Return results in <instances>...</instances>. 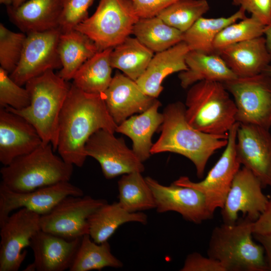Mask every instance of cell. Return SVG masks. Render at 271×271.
Instances as JSON below:
<instances>
[{
	"instance_id": "cell-15",
	"label": "cell",
	"mask_w": 271,
	"mask_h": 271,
	"mask_svg": "<svg viewBox=\"0 0 271 271\" xmlns=\"http://www.w3.org/2000/svg\"><path fill=\"white\" fill-rule=\"evenodd\" d=\"M145 179L152 191L158 213L176 212L195 224L213 218L205 196L198 190L174 183L163 185L150 177Z\"/></svg>"
},
{
	"instance_id": "cell-6",
	"label": "cell",
	"mask_w": 271,
	"mask_h": 271,
	"mask_svg": "<svg viewBox=\"0 0 271 271\" xmlns=\"http://www.w3.org/2000/svg\"><path fill=\"white\" fill-rule=\"evenodd\" d=\"M243 217L213 228L207 256L219 261L226 271L267 270L264 248L252 239L253 221Z\"/></svg>"
},
{
	"instance_id": "cell-39",
	"label": "cell",
	"mask_w": 271,
	"mask_h": 271,
	"mask_svg": "<svg viewBox=\"0 0 271 271\" xmlns=\"http://www.w3.org/2000/svg\"><path fill=\"white\" fill-rule=\"evenodd\" d=\"M181 271H226L219 261L197 252L189 254Z\"/></svg>"
},
{
	"instance_id": "cell-43",
	"label": "cell",
	"mask_w": 271,
	"mask_h": 271,
	"mask_svg": "<svg viewBox=\"0 0 271 271\" xmlns=\"http://www.w3.org/2000/svg\"><path fill=\"white\" fill-rule=\"evenodd\" d=\"M254 239L263 247L265 252L267 270L271 271V233L265 234H253Z\"/></svg>"
},
{
	"instance_id": "cell-46",
	"label": "cell",
	"mask_w": 271,
	"mask_h": 271,
	"mask_svg": "<svg viewBox=\"0 0 271 271\" xmlns=\"http://www.w3.org/2000/svg\"><path fill=\"white\" fill-rule=\"evenodd\" d=\"M262 73L265 74L271 77V65H268L263 70Z\"/></svg>"
},
{
	"instance_id": "cell-40",
	"label": "cell",
	"mask_w": 271,
	"mask_h": 271,
	"mask_svg": "<svg viewBox=\"0 0 271 271\" xmlns=\"http://www.w3.org/2000/svg\"><path fill=\"white\" fill-rule=\"evenodd\" d=\"M233 6L243 8L265 26L271 23V0H231Z\"/></svg>"
},
{
	"instance_id": "cell-38",
	"label": "cell",
	"mask_w": 271,
	"mask_h": 271,
	"mask_svg": "<svg viewBox=\"0 0 271 271\" xmlns=\"http://www.w3.org/2000/svg\"><path fill=\"white\" fill-rule=\"evenodd\" d=\"M94 0H61L59 28L62 33L73 30L88 17V9Z\"/></svg>"
},
{
	"instance_id": "cell-27",
	"label": "cell",
	"mask_w": 271,
	"mask_h": 271,
	"mask_svg": "<svg viewBox=\"0 0 271 271\" xmlns=\"http://www.w3.org/2000/svg\"><path fill=\"white\" fill-rule=\"evenodd\" d=\"M58 49L62 65L58 74L67 81L72 79L82 65L99 51L90 38L75 29L61 33Z\"/></svg>"
},
{
	"instance_id": "cell-47",
	"label": "cell",
	"mask_w": 271,
	"mask_h": 271,
	"mask_svg": "<svg viewBox=\"0 0 271 271\" xmlns=\"http://www.w3.org/2000/svg\"><path fill=\"white\" fill-rule=\"evenodd\" d=\"M13 0H0V3L6 5V6H10V4H12Z\"/></svg>"
},
{
	"instance_id": "cell-14",
	"label": "cell",
	"mask_w": 271,
	"mask_h": 271,
	"mask_svg": "<svg viewBox=\"0 0 271 271\" xmlns=\"http://www.w3.org/2000/svg\"><path fill=\"white\" fill-rule=\"evenodd\" d=\"M83 195V190L69 181L26 192L13 191L0 184V225L14 210L25 208L43 215L50 211L65 197Z\"/></svg>"
},
{
	"instance_id": "cell-12",
	"label": "cell",
	"mask_w": 271,
	"mask_h": 271,
	"mask_svg": "<svg viewBox=\"0 0 271 271\" xmlns=\"http://www.w3.org/2000/svg\"><path fill=\"white\" fill-rule=\"evenodd\" d=\"M59 28L27 35L20 62L10 77L20 86L49 70L61 68Z\"/></svg>"
},
{
	"instance_id": "cell-29",
	"label": "cell",
	"mask_w": 271,
	"mask_h": 271,
	"mask_svg": "<svg viewBox=\"0 0 271 271\" xmlns=\"http://www.w3.org/2000/svg\"><path fill=\"white\" fill-rule=\"evenodd\" d=\"M242 8L227 17H201L188 30L183 33L182 41L190 51L205 53H215L213 43L217 35L226 26L246 17Z\"/></svg>"
},
{
	"instance_id": "cell-17",
	"label": "cell",
	"mask_w": 271,
	"mask_h": 271,
	"mask_svg": "<svg viewBox=\"0 0 271 271\" xmlns=\"http://www.w3.org/2000/svg\"><path fill=\"white\" fill-rule=\"evenodd\" d=\"M235 151L240 164L259 180L263 188L271 187V135L269 129L239 123Z\"/></svg>"
},
{
	"instance_id": "cell-21",
	"label": "cell",
	"mask_w": 271,
	"mask_h": 271,
	"mask_svg": "<svg viewBox=\"0 0 271 271\" xmlns=\"http://www.w3.org/2000/svg\"><path fill=\"white\" fill-rule=\"evenodd\" d=\"M216 53L237 77L260 74L271 61L263 36L227 46Z\"/></svg>"
},
{
	"instance_id": "cell-45",
	"label": "cell",
	"mask_w": 271,
	"mask_h": 271,
	"mask_svg": "<svg viewBox=\"0 0 271 271\" xmlns=\"http://www.w3.org/2000/svg\"><path fill=\"white\" fill-rule=\"evenodd\" d=\"M26 2V0H13L12 7L16 8L20 6Z\"/></svg>"
},
{
	"instance_id": "cell-31",
	"label": "cell",
	"mask_w": 271,
	"mask_h": 271,
	"mask_svg": "<svg viewBox=\"0 0 271 271\" xmlns=\"http://www.w3.org/2000/svg\"><path fill=\"white\" fill-rule=\"evenodd\" d=\"M132 34L154 53H158L182 41L183 33L156 16L140 18L134 25Z\"/></svg>"
},
{
	"instance_id": "cell-2",
	"label": "cell",
	"mask_w": 271,
	"mask_h": 271,
	"mask_svg": "<svg viewBox=\"0 0 271 271\" xmlns=\"http://www.w3.org/2000/svg\"><path fill=\"white\" fill-rule=\"evenodd\" d=\"M185 109L180 101L166 106L161 135L153 144L151 154L171 152L185 157L194 165L197 177L202 178L210 158L225 147L228 137L211 135L195 128L187 121Z\"/></svg>"
},
{
	"instance_id": "cell-20",
	"label": "cell",
	"mask_w": 271,
	"mask_h": 271,
	"mask_svg": "<svg viewBox=\"0 0 271 271\" xmlns=\"http://www.w3.org/2000/svg\"><path fill=\"white\" fill-rule=\"evenodd\" d=\"M102 95L107 110L117 125L134 114L145 111L157 99L145 94L136 81L119 72L112 77Z\"/></svg>"
},
{
	"instance_id": "cell-13",
	"label": "cell",
	"mask_w": 271,
	"mask_h": 271,
	"mask_svg": "<svg viewBox=\"0 0 271 271\" xmlns=\"http://www.w3.org/2000/svg\"><path fill=\"white\" fill-rule=\"evenodd\" d=\"M114 133L99 129L92 134L85 146L86 156L99 163L107 179L134 172H144L143 162L127 147L122 138H116Z\"/></svg>"
},
{
	"instance_id": "cell-25",
	"label": "cell",
	"mask_w": 271,
	"mask_h": 271,
	"mask_svg": "<svg viewBox=\"0 0 271 271\" xmlns=\"http://www.w3.org/2000/svg\"><path fill=\"white\" fill-rule=\"evenodd\" d=\"M185 61L187 69L178 75L180 85L184 89L201 81L223 83L237 77L216 52L205 53L189 51Z\"/></svg>"
},
{
	"instance_id": "cell-41",
	"label": "cell",
	"mask_w": 271,
	"mask_h": 271,
	"mask_svg": "<svg viewBox=\"0 0 271 271\" xmlns=\"http://www.w3.org/2000/svg\"><path fill=\"white\" fill-rule=\"evenodd\" d=\"M140 18L158 16L164 10L177 0H130Z\"/></svg>"
},
{
	"instance_id": "cell-30",
	"label": "cell",
	"mask_w": 271,
	"mask_h": 271,
	"mask_svg": "<svg viewBox=\"0 0 271 271\" xmlns=\"http://www.w3.org/2000/svg\"><path fill=\"white\" fill-rule=\"evenodd\" d=\"M154 53L136 37L129 36L112 49L110 64L136 81L146 70Z\"/></svg>"
},
{
	"instance_id": "cell-5",
	"label": "cell",
	"mask_w": 271,
	"mask_h": 271,
	"mask_svg": "<svg viewBox=\"0 0 271 271\" xmlns=\"http://www.w3.org/2000/svg\"><path fill=\"white\" fill-rule=\"evenodd\" d=\"M185 105L189 123L207 134L228 137L236 122L234 101L220 82L204 80L191 86Z\"/></svg>"
},
{
	"instance_id": "cell-32",
	"label": "cell",
	"mask_w": 271,
	"mask_h": 271,
	"mask_svg": "<svg viewBox=\"0 0 271 271\" xmlns=\"http://www.w3.org/2000/svg\"><path fill=\"white\" fill-rule=\"evenodd\" d=\"M122 262L111 252L108 241L101 243L94 242L88 234L83 235L70 271L101 270L106 267L120 268Z\"/></svg>"
},
{
	"instance_id": "cell-37",
	"label": "cell",
	"mask_w": 271,
	"mask_h": 271,
	"mask_svg": "<svg viewBox=\"0 0 271 271\" xmlns=\"http://www.w3.org/2000/svg\"><path fill=\"white\" fill-rule=\"evenodd\" d=\"M30 102L27 89L16 83L10 74L0 67V107L9 106L22 110L28 107Z\"/></svg>"
},
{
	"instance_id": "cell-24",
	"label": "cell",
	"mask_w": 271,
	"mask_h": 271,
	"mask_svg": "<svg viewBox=\"0 0 271 271\" xmlns=\"http://www.w3.org/2000/svg\"><path fill=\"white\" fill-rule=\"evenodd\" d=\"M161 106V102L156 99L148 109L138 115L130 116L117 125L116 129V132L131 140L132 150L143 162L151 155L152 137L163 121V113L158 111Z\"/></svg>"
},
{
	"instance_id": "cell-1",
	"label": "cell",
	"mask_w": 271,
	"mask_h": 271,
	"mask_svg": "<svg viewBox=\"0 0 271 271\" xmlns=\"http://www.w3.org/2000/svg\"><path fill=\"white\" fill-rule=\"evenodd\" d=\"M117 126L102 94L84 92L72 84L59 116L57 150L66 162L81 167L91 136L99 129L114 133Z\"/></svg>"
},
{
	"instance_id": "cell-9",
	"label": "cell",
	"mask_w": 271,
	"mask_h": 271,
	"mask_svg": "<svg viewBox=\"0 0 271 271\" xmlns=\"http://www.w3.org/2000/svg\"><path fill=\"white\" fill-rule=\"evenodd\" d=\"M238 125L239 122H236L228 131L225 150L204 179L194 182L187 176H181L173 182L201 192L205 197L209 210L213 214L216 209L223 208L233 179L240 168L241 164L235 151Z\"/></svg>"
},
{
	"instance_id": "cell-28",
	"label": "cell",
	"mask_w": 271,
	"mask_h": 271,
	"mask_svg": "<svg viewBox=\"0 0 271 271\" xmlns=\"http://www.w3.org/2000/svg\"><path fill=\"white\" fill-rule=\"evenodd\" d=\"M113 48L99 51L85 62L73 78V84L84 92L102 94L112 80L110 54Z\"/></svg>"
},
{
	"instance_id": "cell-42",
	"label": "cell",
	"mask_w": 271,
	"mask_h": 271,
	"mask_svg": "<svg viewBox=\"0 0 271 271\" xmlns=\"http://www.w3.org/2000/svg\"><path fill=\"white\" fill-rule=\"evenodd\" d=\"M252 232L253 234L271 233V198L268 200L264 210L253 221Z\"/></svg>"
},
{
	"instance_id": "cell-36",
	"label": "cell",
	"mask_w": 271,
	"mask_h": 271,
	"mask_svg": "<svg viewBox=\"0 0 271 271\" xmlns=\"http://www.w3.org/2000/svg\"><path fill=\"white\" fill-rule=\"evenodd\" d=\"M27 35L16 33L0 24V67L11 74L18 66Z\"/></svg>"
},
{
	"instance_id": "cell-26",
	"label": "cell",
	"mask_w": 271,
	"mask_h": 271,
	"mask_svg": "<svg viewBox=\"0 0 271 271\" xmlns=\"http://www.w3.org/2000/svg\"><path fill=\"white\" fill-rule=\"evenodd\" d=\"M147 215L142 212H129L119 203L107 202L97 209L88 218L89 235L96 243L108 241L117 229L129 222L147 223Z\"/></svg>"
},
{
	"instance_id": "cell-22",
	"label": "cell",
	"mask_w": 271,
	"mask_h": 271,
	"mask_svg": "<svg viewBox=\"0 0 271 271\" xmlns=\"http://www.w3.org/2000/svg\"><path fill=\"white\" fill-rule=\"evenodd\" d=\"M190 51L181 41L162 52L156 53L144 73L136 81L147 95L157 98L163 91V80L168 76L186 70V56Z\"/></svg>"
},
{
	"instance_id": "cell-33",
	"label": "cell",
	"mask_w": 271,
	"mask_h": 271,
	"mask_svg": "<svg viewBox=\"0 0 271 271\" xmlns=\"http://www.w3.org/2000/svg\"><path fill=\"white\" fill-rule=\"evenodd\" d=\"M117 185L118 202L126 211L137 212L156 209L152 191L141 172L122 175Z\"/></svg>"
},
{
	"instance_id": "cell-18",
	"label": "cell",
	"mask_w": 271,
	"mask_h": 271,
	"mask_svg": "<svg viewBox=\"0 0 271 271\" xmlns=\"http://www.w3.org/2000/svg\"><path fill=\"white\" fill-rule=\"evenodd\" d=\"M81 238L67 239L40 230L31 239L34 261L25 271H64L69 269Z\"/></svg>"
},
{
	"instance_id": "cell-8",
	"label": "cell",
	"mask_w": 271,
	"mask_h": 271,
	"mask_svg": "<svg viewBox=\"0 0 271 271\" xmlns=\"http://www.w3.org/2000/svg\"><path fill=\"white\" fill-rule=\"evenodd\" d=\"M233 97L236 122L269 129L271 126V77L261 73L223 83Z\"/></svg>"
},
{
	"instance_id": "cell-34",
	"label": "cell",
	"mask_w": 271,
	"mask_h": 271,
	"mask_svg": "<svg viewBox=\"0 0 271 271\" xmlns=\"http://www.w3.org/2000/svg\"><path fill=\"white\" fill-rule=\"evenodd\" d=\"M210 9L207 0H177L158 15L169 26L184 33Z\"/></svg>"
},
{
	"instance_id": "cell-16",
	"label": "cell",
	"mask_w": 271,
	"mask_h": 271,
	"mask_svg": "<svg viewBox=\"0 0 271 271\" xmlns=\"http://www.w3.org/2000/svg\"><path fill=\"white\" fill-rule=\"evenodd\" d=\"M259 180L248 169L240 168L232 181L225 203L221 209L223 223L233 224L238 220V213L252 221L264 210L268 201L262 192Z\"/></svg>"
},
{
	"instance_id": "cell-19",
	"label": "cell",
	"mask_w": 271,
	"mask_h": 271,
	"mask_svg": "<svg viewBox=\"0 0 271 271\" xmlns=\"http://www.w3.org/2000/svg\"><path fill=\"white\" fill-rule=\"evenodd\" d=\"M43 144L34 126L23 117L0 107V162L4 166Z\"/></svg>"
},
{
	"instance_id": "cell-23",
	"label": "cell",
	"mask_w": 271,
	"mask_h": 271,
	"mask_svg": "<svg viewBox=\"0 0 271 271\" xmlns=\"http://www.w3.org/2000/svg\"><path fill=\"white\" fill-rule=\"evenodd\" d=\"M61 0H29L15 8L7 6L10 20L26 35L59 28Z\"/></svg>"
},
{
	"instance_id": "cell-7",
	"label": "cell",
	"mask_w": 271,
	"mask_h": 271,
	"mask_svg": "<svg viewBox=\"0 0 271 271\" xmlns=\"http://www.w3.org/2000/svg\"><path fill=\"white\" fill-rule=\"evenodd\" d=\"M139 19L130 0H100L93 14L74 29L102 51L114 48L130 36Z\"/></svg>"
},
{
	"instance_id": "cell-11",
	"label": "cell",
	"mask_w": 271,
	"mask_h": 271,
	"mask_svg": "<svg viewBox=\"0 0 271 271\" xmlns=\"http://www.w3.org/2000/svg\"><path fill=\"white\" fill-rule=\"evenodd\" d=\"M41 215L22 208L0 225V271H18L33 236L41 230Z\"/></svg>"
},
{
	"instance_id": "cell-3",
	"label": "cell",
	"mask_w": 271,
	"mask_h": 271,
	"mask_svg": "<svg viewBox=\"0 0 271 271\" xmlns=\"http://www.w3.org/2000/svg\"><path fill=\"white\" fill-rule=\"evenodd\" d=\"M70 86L53 70H48L25 84L31 100L28 107L22 110L5 108L32 124L43 144H51L55 151L58 145L59 116Z\"/></svg>"
},
{
	"instance_id": "cell-10",
	"label": "cell",
	"mask_w": 271,
	"mask_h": 271,
	"mask_svg": "<svg viewBox=\"0 0 271 271\" xmlns=\"http://www.w3.org/2000/svg\"><path fill=\"white\" fill-rule=\"evenodd\" d=\"M106 200L89 196H68L41 215V230L67 239L89 234L88 219Z\"/></svg>"
},
{
	"instance_id": "cell-44",
	"label": "cell",
	"mask_w": 271,
	"mask_h": 271,
	"mask_svg": "<svg viewBox=\"0 0 271 271\" xmlns=\"http://www.w3.org/2000/svg\"><path fill=\"white\" fill-rule=\"evenodd\" d=\"M263 35H265L264 38L267 49L271 55V23L265 26Z\"/></svg>"
},
{
	"instance_id": "cell-4",
	"label": "cell",
	"mask_w": 271,
	"mask_h": 271,
	"mask_svg": "<svg viewBox=\"0 0 271 271\" xmlns=\"http://www.w3.org/2000/svg\"><path fill=\"white\" fill-rule=\"evenodd\" d=\"M51 144H43L1 168V184L17 192H26L69 181L73 165L54 153Z\"/></svg>"
},
{
	"instance_id": "cell-35",
	"label": "cell",
	"mask_w": 271,
	"mask_h": 271,
	"mask_svg": "<svg viewBox=\"0 0 271 271\" xmlns=\"http://www.w3.org/2000/svg\"><path fill=\"white\" fill-rule=\"evenodd\" d=\"M265 25L253 16L245 17L229 25L215 38L213 47L215 52L232 44L262 36Z\"/></svg>"
}]
</instances>
